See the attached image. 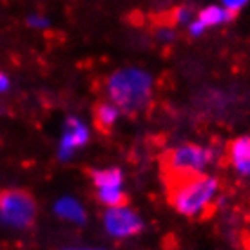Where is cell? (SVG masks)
Returning a JSON list of instances; mask_svg holds the SVG:
<instances>
[{"mask_svg":"<svg viewBox=\"0 0 250 250\" xmlns=\"http://www.w3.org/2000/svg\"><path fill=\"white\" fill-rule=\"evenodd\" d=\"M91 180H93L94 187H124V172L116 167L113 169H100L91 172Z\"/></svg>","mask_w":250,"mask_h":250,"instance_id":"11","label":"cell"},{"mask_svg":"<svg viewBox=\"0 0 250 250\" xmlns=\"http://www.w3.org/2000/svg\"><path fill=\"white\" fill-rule=\"evenodd\" d=\"M192 20V13L188 7H176L172 13V24H188Z\"/></svg>","mask_w":250,"mask_h":250,"instance_id":"13","label":"cell"},{"mask_svg":"<svg viewBox=\"0 0 250 250\" xmlns=\"http://www.w3.org/2000/svg\"><path fill=\"white\" fill-rule=\"evenodd\" d=\"M105 94L122 113H140L152 98V76L138 67L118 69L107 78Z\"/></svg>","mask_w":250,"mask_h":250,"instance_id":"2","label":"cell"},{"mask_svg":"<svg viewBox=\"0 0 250 250\" xmlns=\"http://www.w3.org/2000/svg\"><path fill=\"white\" fill-rule=\"evenodd\" d=\"M156 35H158V38H160V40H165V42H170V40H174V38H176V31L172 29V27H169V25H163V27H160Z\"/></svg>","mask_w":250,"mask_h":250,"instance_id":"16","label":"cell"},{"mask_svg":"<svg viewBox=\"0 0 250 250\" xmlns=\"http://www.w3.org/2000/svg\"><path fill=\"white\" fill-rule=\"evenodd\" d=\"M55 214L58 218L65 219L69 223H75V225H83L87 219L85 208L82 207L80 201L73 200V198H60L55 203Z\"/></svg>","mask_w":250,"mask_h":250,"instance_id":"8","label":"cell"},{"mask_svg":"<svg viewBox=\"0 0 250 250\" xmlns=\"http://www.w3.org/2000/svg\"><path fill=\"white\" fill-rule=\"evenodd\" d=\"M7 89H9V78L0 73V93H6Z\"/></svg>","mask_w":250,"mask_h":250,"instance_id":"18","label":"cell"},{"mask_svg":"<svg viewBox=\"0 0 250 250\" xmlns=\"http://www.w3.org/2000/svg\"><path fill=\"white\" fill-rule=\"evenodd\" d=\"M89 142V127L80 118L69 116L63 124V132L62 140L58 145V158L60 162H69L75 150H78L80 147Z\"/></svg>","mask_w":250,"mask_h":250,"instance_id":"6","label":"cell"},{"mask_svg":"<svg viewBox=\"0 0 250 250\" xmlns=\"http://www.w3.org/2000/svg\"><path fill=\"white\" fill-rule=\"evenodd\" d=\"M187 25H188V35H190V37H201V35L207 31V27L203 25V22L198 19L190 20Z\"/></svg>","mask_w":250,"mask_h":250,"instance_id":"14","label":"cell"},{"mask_svg":"<svg viewBox=\"0 0 250 250\" xmlns=\"http://www.w3.org/2000/svg\"><path fill=\"white\" fill-rule=\"evenodd\" d=\"M37 218V201L29 192L9 188L0 192V221L11 229H27Z\"/></svg>","mask_w":250,"mask_h":250,"instance_id":"4","label":"cell"},{"mask_svg":"<svg viewBox=\"0 0 250 250\" xmlns=\"http://www.w3.org/2000/svg\"><path fill=\"white\" fill-rule=\"evenodd\" d=\"M219 182L212 176L196 174L167 182L169 201L176 212L187 218H203L210 210Z\"/></svg>","mask_w":250,"mask_h":250,"instance_id":"1","label":"cell"},{"mask_svg":"<svg viewBox=\"0 0 250 250\" xmlns=\"http://www.w3.org/2000/svg\"><path fill=\"white\" fill-rule=\"evenodd\" d=\"M120 114H122L120 107L114 105L111 100L102 102V104H98V105L94 107V122L98 125V129L104 132L113 129L114 124L118 122Z\"/></svg>","mask_w":250,"mask_h":250,"instance_id":"9","label":"cell"},{"mask_svg":"<svg viewBox=\"0 0 250 250\" xmlns=\"http://www.w3.org/2000/svg\"><path fill=\"white\" fill-rule=\"evenodd\" d=\"M236 15L230 13L227 7H221V6H208L205 9H201L200 15H198V20L203 22L207 29L208 27H216V25H221V24H227V22H230Z\"/></svg>","mask_w":250,"mask_h":250,"instance_id":"10","label":"cell"},{"mask_svg":"<svg viewBox=\"0 0 250 250\" xmlns=\"http://www.w3.org/2000/svg\"><path fill=\"white\" fill-rule=\"evenodd\" d=\"M96 198H98L102 205L105 207H118L127 203V194L124 192V187L96 188Z\"/></svg>","mask_w":250,"mask_h":250,"instance_id":"12","label":"cell"},{"mask_svg":"<svg viewBox=\"0 0 250 250\" xmlns=\"http://www.w3.org/2000/svg\"><path fill=\"white\" fill-rule=\"evenodd\" d=\"M27 22H29V25H31V27H38V29H42V27H47V25H49V20L44 19V17H38V15H33V17H29V19H27Z\"/></svg>","mask_w":250,"mask_h":250,"instance_id":"17","label":"cell"},{"mask_svg":"<svg viewBox=\"0 0 250 250\" xmlns=\"http://www.w3.org/2000/svg\"><path fill=\"white\" fill-rule=\"evenodd\" d=\"M249 2H250V0H223V7H227L229 11L236 15V13L241 11V9H243Z\"/></svg>","mask_w":250,"mask_h":250,"instance_id":"15","label":"cell"},{"mask_svg":"<svg viewBox=\"0 0 250 250\" xmlns=\"http://www.w3.org/2000/svg\"><path fill=\"white\" fill-rule=\"evenodd\" d=\"M229 162L241 176H250V136H241L229 145Z\"/></svg>","mask_w":250,"mask_h":250,"instance_id":"7","label":"cell"},{"mask_svg":"<svg viewBox=\"0 0 250 250\" xmlns=\"http://www.w3.org/2000/svg\"><path fill=\"white\" fill-rule=\"evenodd\" d=\"M214 152L207 147L196 144H182L163 154V170L165 182L187 178V176L203 174L212 163Z\"/></svg>","mask_w":250,"mask_h":250,"instance_id":"3","label":"cell"},{"mask_svg":"<svg viewBox=\"0 0 250 250\" xmlns=\"http://www.w3.org/2000/svg\"><path fill=\"white\" fill-rule=\"evenodd\" d=\"M104 227L111 238L127 239L142 232L144 221L127 205L107 207V212L104 216Z\"/></svg>","mask_w":250,"mask_h":250,"instance_id":"5","label":"cell"}]
</instances>
